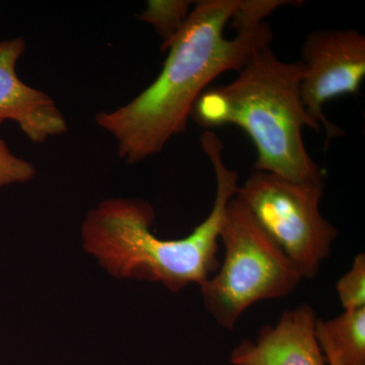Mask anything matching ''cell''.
<instances>
[{
  "instance_id": "6",
  "label": "cell",
  "mask_w": 365,
  "mask_h": 365,
  "mask_svg": "<svg viewBox=\"0 0 365 365\" xmlns=\"http://www.w3.org/2000/svg\"><path fill=\"white\" fill-rule=\"evenodd\" d=\"M304 67L300 98L304 109L327 143L342 135L324 114V105L334 98L356 95L365 78V37L353 29H321L307 36L302 47Z\"/></svg>"
},
{
  "instance_id": "1",
  "label": "cell",
  "mask_w": 365,
  "mask_h": 365,
  "mask_svg": "<svg viewBox=\"0 0 365 365\" xmlns=\"http://www.w3.org/2000/svg\"><path fill=\"white\" fill-rule=\"evenodd\" d=\"M240 1H195L168 47L155 81L127 104L96 116L98 126L117 141L118 155L125 163L153 157L173 137L185 133L194 105L209 83L225 72L241 71L257 50L270 46L272 30L266 23L225 38V26Z\"/></svg>"
},
{
  "instance_id": "4",
  "label": "cell",
  "mask_w": 365,
  "mask_h": 365,
  "mask_svg": "<svg viewBox=\"0 0 365 365\" xmlns=\"http://www.w3.org/2000/svg\"><path fill=\"white\" fill-rule=\"evenodd\" d=\"M220 241L225 260L199 287L209 316L228 331L255 302L287 297L304 279L237 196L225 209Z\"/></svg>"
},
{
  "instance_id": "9",
  "label": "cell",
  "mask_w": 365,
  "mask_h": 365,
  "mask_svg": "<svg viewBox=\"0 0 365 365\" xmlns=\"http://www.w3.org/2000/svg\"><path fill=\"white\" fill-rule=\"evenodd\" d=\"M319 321L337 349L341 365H365V307Z\"/></svg>"
},
{
  "instance_id": "2",
  "label": "cell",
  "mask_w": 365,
  "mask_h": 365,
  "mask_svg": "<svg viewBox=\"0 0 365 365\" xmlns=\"http://www.w3.org/2000/svg\"><path fill=\"white\" fill-rule=\"evenodd\" d=\"M201 148L215 170L216 191L207 217L186 237L163 240L150 230L153 206L141 199H107L83 223V248L120 279L160 283L173 292L201 287L220 267L217 252L225 209L239 190L237 173L223 160V145L206 130Z\"/></svg>"
},
{
  "instance_id": "13",
  "label": "cell",
  "mask_w": 365,
  "mask_h": 365,
  "mask_svg": "<svg viewBox=\"0 0 365 365\" xmlns=\"http://www.w3.org/2000/svg\"><path fill=\"white\" fill-rule=\"evenodd\" d=\"M317 337H318L319 345H321V348L323 349L328 364L341 365L337 349H336L332 341L330 340L329 336L327 335L326 331L322 327L319 319H318V324H317Z\"/></svg>"
},
{
  "instance_id": "11",
  "label": "cell",
  "mask_w": 365,
  "mask_h": 365,
  "mask_svg": "<svg viewBox=\"0 0 365 365\" xmlns=\"http://www.w3.org/2000/svg\"><path fill=\"white\" fill-rule=\"evenodd\" d=\"M338 297L344 311L365 307V255L359 254L351 268L337 281Z\"/></svg>"
},
{
  "instance_id": "10",
  "label": "cell",
  "mask_w": 365,
  "mask_h": 365,
  "mask_svg": "<svg viewBox=\"0 0 365 365\" xmlns=\"http://www.w3.org/2000/svg\"><path fill=\"white\" fill-rule=\"evenodd\" d=\"M194 4L195 1L190 0H150L138 19L155 28L162 37L163 51H167L186 23Z\"/></svg>"
},
{
  "instance_id": "8",
  "label": "cell",
  "mask_w": 365,
  "mask_h": 365,
  "mask_svg": "<svg viewBox=\"0 0 365 365\" xmlns=\"http://www.w3.org/2000/svg\"><path fill=\"white\" fill-rule=\"evenodd\" d=\"M318 317L302 304L264 326L255 341L242 340L230 353L232 365H329L317 337Z\"/></svg>"
},
{
  "instance_id": "5",
  "label": "cell",
  "mask_w": 365,
  "mask_h": 365,
  "mask_svg": "<svg viewBox=\"0 0 365 365\" xmlns=\"http://www.w3.org/2000/svg\"><path fill=\"white\" fill-rule=\"evenodd\" d=\"M324 185L254 170L235 194L302 278L319 273L338 237L319 209Z\"/></svg>"
},
{
  "instance_id": "12",
  "label": "cell",
  "mask_w": 365,
  "mask_h": 365,
  "mask_svg": "<svg viewBox=\"0 0 365 365\" xmlns=\"http://www.w3.org/2000/svg\"><path fill=\"white\" fill-rule=\"evenodd\" d=\"M36 175L35 165L14 155L6 141L0 138V188L32 181Z\"/></svg>"
},
{
  "instance_id": "3",
  "label": "cell",
  "mask_w": 365,
  "mask_h": 365,
  "mask_svg": "<svg viewBox=\"0 0 365 365\" xmlns=\"http://www.w3.org/2000/svg\"><path fill=\"white\" fill-rule=\"evenodd\" d=\"M302 73L299 60L282 61L265 46L250 57L234 81L204 91L191 118L207 128L227 124L242 128L256 148L255 170L295 182H324L323 170L302 138L304 127L321 131L300 98Z\"/></svg>"
},
{
  "instance_id": "7",
  "label": "cell",
  "mask_w": 365,
  "mask_h": 365,
  "mask_svg": "<svg viewBox=\"0 0 365 365\" xmlns=\"http://www.w3.org/2000/svg\"><path fill=\"white\" fill-rule=\"evenodd\" d=\"M26 46L21 37L0 41V125L16 122L33 143H44L66 133L68 126L51 96L26 85L16 74Z\"/></svg>"
}]
</instances>
